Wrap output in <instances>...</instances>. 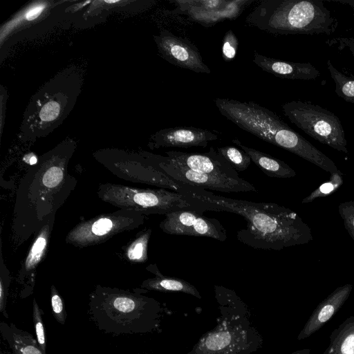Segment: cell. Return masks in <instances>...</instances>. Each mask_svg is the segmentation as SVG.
<instances>
[{"mask_svg":"<svg viewBox=\"0 0 354 354\" xmlns=\"http://www.w3.org/2000/svg\"><path fill=\"white\" fill-rule=\"evenodd\" d=\"M342 176V175L339 174H330L328 181L322 184L310 195L304 198L301 203H308L317 198L325 197L335 192L343 184V179Z\"/></svg>","mask_w":354,"mask_h":354,"instance_id":"21","label":"cell"},{"mask_svg":"<svg viewBox=\"0 0 354 354\" xmlns=\"http://www.w3.org/2000/svg\"><path fill=\"white\" fill-rule=\"evenodd\" d=\"M218 139L214 132L194 127H176L162 129L151 137V149L160 147H206Z\"/></svg>","mask_w":354,"mask_h":354,"instance_id":"12","label":"cell"},{"mask_svg":"<svg viewBox=\"0 0 354 354\" xmlns=\"http://www.w3.org/2000/svg\"><path fill=\"white\" fill-rule=\"evenodd\" d=\"M43 312L36 300L33 299L32 319L38 344L44 354H46V341L44 324L42 319Z\"/></svg>","mask_w":354,"mask_h":354,"instance_id":"22","label":"cell"},{"mask_svg":"<svg viewBox=\"0 0 354 354\" xmlns=\"http://www.w3.org/2000/svg\"><path fill=\"white\" fill-rule=\"evenodd\" d=\"M252 62L263 71L277 77L290 80H313L320 71L309 62H292L266 57L254 51Z\"/></svg>","mask_w":354,"mask_h":354,"instance_id":"14","label":"cell"},{"mask_svg":"<svg viewBox=\"0 0 354 354\" xmlns=\"http://www.w3.org/2000/svg\"><path fill=\"white\" fill-rule=\"evenodd\" d=\"M326 66L335 82L336 94L346 102L354 104V79L338 71L330 60L327 61Z\"/></svg>","mask_w":354,"mask_h":354,"instance_id":"19","label":"cell"},{"mask_svg":"<svg viewBox=\"0 0 354 354\" xmlns=\"http://www.w3.org/2000/svg\"><path fill=\"white\" fill-rule=\"evenodd\" d=\"M282 110L292 124L313 139L339 151L348 153L343 125L331 111L301 100L284 103Z\"/></svg>","mask_w":354,"mask_h":354,"instance_id":"6","label":"cell"},{"mask_svg":"<svg viewBox=\"0 0 354 354\" xmlns=\"http://www.w3.org/2000/svg\"><path fill=\"white\" fill-rule=\"evenodd\" d=\"M50 304L53 315L55 320L60 324H65L67 313L63 300L53 286L51 288Z\"/></svg>","mask_w":354,"mask_h":354,"instance_id":"27","label":"cell"},{"mask_svg":"<svg viewBox=\"0 0 354 354\" xmlns=\"http://www.w3.org/2000/svg\"><path fill=\"white\" fill-rule=\"evenodd\" d=\"M152 268L156 277L144 281L141 285L142 288L164 292H182L198 299L202 298L198 289L189 282L180 278L162 275L156 267Z\"/></svg>","mask_w":354,"mask_h":354,"instance_id":"17","label":"cell"},{"mask_svg":"<svg viewBox=\"0 0 354 354\" xmlns=\"http://www.w3.org/2000/svg\"><path fill=\"white\" fill-rule=\"evenodd\" d=\"M151 230L144 232L130 248L129 257L135 261H145L147 259V244Z\"/></svg>","mask_w":354,"mask_h":354,"instance_id":"23","label":"cell"},{"mask_svg":"<svg viewBox=\"0 0 354 354\" xmlns=\"http://www.w3.org/2000/svg\"><path fill=\"white\" fill-rule=\"evenodd\" d=\"M160 227L171 235L209 237L222 242L227 239L226 230L218 219L207 217L195 209H181L165 214Z\"/></svg>","mask_w":354,"mask_h":354,"instance_id":"9","label":"cell"},{"mask_svg":"<svg viewBox=\"0 0 354 354\" xmlns=\"http://www.w3.org/2000/svg\"><path fill=\"white\" fill-rule=\"evenodd\" d=\"M113 221L109 218H102L97 220L91 227V231L96 236H103L113 229Z\"/></svg>","mask_w":354,"mask_h":354,"instance_id":"29","label":"cell"},{"mask_svg":"<svg viewBox=\"0 0 354 354\" xmlns=\"http://www.w3.org/2000/svg\"></svg>","mask_w":354,"mask_h":354,"instance_id":"38","label":"cell"},{"mask_svg":"<svg viewBox=\"0 0 354 354\" xmlns=\"http://www.w3.org/2000/svg\"><path fill=\"white\" fill-rule=\"evenodd\" d=\"M0 333L7 342L12 354H44L37 339L12 323L1 322Z\"/></svg>","mask_w":354,"mask_h":354,"instance_id":"16","label":"cell"},{"mask_svg":"<svg viewBox=\"0 0 354 354\" xmlns=\"http://www.w3.org/2000/svg\"><path fill=\"white\" fill-rule=\"evenodd\" d=\"M216 150L236 171L246 170L251 163L250 157L244 151L235 147H217Z\"/></svg>","mask_w":354,"mask_h":354,"instance_id":"20","label":"cell"},{"mask_svg":"<svg viewBox=\"0 0 354 354\" xmlns=\"http://www.w3.org/2000/svg\"><path fill=\"white\" fill-rule=\"evenodd\" d=\"M1 354H3V353L1 352Z\"/></svg>","mask_w":354,"mask_h":354,"instance_id":"37","label":"cell"},{"mask_svg":"<svg viewBox=\"0 0 354 354\" xmlns=\"http://www.w3.org/2000/svg\"><path fill=\"white\" fill-rule=\"evenodd\" d=\"M338 212L347 232L354 241V201L340 203Z\"/></svg>","mask_w":354,"mask_h":354,"instance_id":"25","label":"cell"},{"mask_svg":"<svg viewBox=\"0 0 354 354\" xmlns=\"http://www.w3.org/2000/svg\"><path fill=\"white\" fill-rule=\"evenodd\" d=\"M144 354H150V353H144Z\"/></svg>","mask_w":354,"mask_h":354,"instance_id":"36","label":"cell"},{"mask_svg":"<svg viewBox=\"0 0 354 354\" xmlns=\"http://www.w3.org/2000/svg\"><path fill=\"white\" fill-rule=\"evenodd\" d=\"M63 177L60 168L53 167L46 171L44 176L43 182L48 187H55L58 185Z\"/></svg>","mask_w":354,"mask_h":354,"instance_id":"31","label":"cell"},{"mask_svg":"<svg viewBox=\"0 0 354 354\" xmlns=\"http://www.w3.org/2000/svg\"><path fill=\"white\" fill-rule=\"evenodd\" d=\"M310 351H311L310 348H302V349L294 351L290 354H310Z\"/></svg>","mask_w":354,"mask_h":354,"instance_id":"33","label":"cell"},{"mask_svg":"<svg viewBox=\"0 0 354 354\" xmlns=\"http://www.w3.org/2000/svg\"><path fill=\"white\" fill-rule=\"evenodd\" d=\"M9 277L8 274H3L1 272L0 282V312L6 318H8L7 312V299L9 287Z\"/></svg>","mask_w":354,"mask_h":354,"instance_id":"28","label":"cell"},{"mask_svg":"<svg viewBox=\"0 0 354 354\" xmlns=\"http://www.w3.org/2000/svg\"><path fill=\"white\" fill-rule=\"evenodd\" d=\"M169 158L189 169L211 176L239 179L236 170L213 147L205 153H187L178 151H166Z\"/></svg>","mask_w":354,"mask_h":354,"instance_id":"11","label":"cell"},{"mask_svg":"<svg viewBox=\"0 0 354 354\" xmlns=\"http://www.w3.org/2000/svg\"><path fill=\"white\" fill-rule=\"evenodd\" d=\"M153 165L172 180L181 184L222 192H257L256 187L243 178L211 176L194 171L167 156H155Z\"/></svg>","mask_w":354,"mask_h":354,"instance_id":"7","label":"cell"},{"mask_svg":"<svg viewBox=\"0 0 354 354\" xmlns=\"http://www.w3.org/2000/svg\"><path fill=\"white\" fill-rule=\"evenodd\" d=\"M245 22L273 35H330L338 24L320 0H262Z\"/></svg>","mask_w":354,"mask_h":354,"instance_id":"5","label":"cell"},{"mask_svg":"<svg viewBox=\"0 0 354 354\" xmlns=\"http://www.w3.org/2000/svg\"><path fill=\"white\" fill-rule=\"evenodd\" d=\"M192 199L202 211L227 212L240 215L245 227L236 239L254 249L281 250L313 240L310 227L295 212L274 203L254 202L216 195L183 184L179 192Z\"/></svg>","mask_w":354,"mask_h":354,"instance_id":"1","label":"cell"},{"mask_svg":"<svg viewBox=\"0 0 354 354\" xmlns=\"http://www.w3.org/2000/svg\"><path fill=\"white\" fill-rule=\"evenodd\" d=\"M165 307L139 292L97 286L90 295L88 314L96 328L112 335L159 333Z\"/></svg>","mask_w":354,"mask_h":354,"instance_id":"2","label":"cell"},{"mask_svg":"<svg viewBox=\"0 0 354 354\" xmlns=\"http://www.w3.org/2000/svg\"><path fill=\"white\" fill-rule=\"evenodd\" d=\"M47 237L45 231L42 232L39 236L35 241L26 262V268L29 270L35 266V265L41 259L44 250L46 246Z\"/></svg>","mask_w":354,"mask_h":354,"instance_id":"24","label":"cell"},{"mask_svg":"<svg viewBox=\"0 0 354 354\" xmlns=\"http://www.w3.org/2000/svg\"><path fill=\"white\" fill-rule=\"evenodd\" d=\"M254 0H174V14L185 15L205 28L236 19Z\"/></svg>","mask_w":354,"mask_h":354,"instance_id":"8","label":"cell"},{"mask_svg":"<svg viewBox=\"0 0 354 354\" xmlns=\"http://www.w3.org/2000/svg\"><path fill=\"white\" fill-rule=\"evenodd\" d=\"M60 111V106L56 102H49L41 109L39 117L41 120L48 122L54 120L58 116Z\"/></svg>","mask_w":354,"mask_h":354,"instance_id":"30","label":"cell"},{"mask_svg":"<svg viewBox=\"0 0 354 354\" xmlns=\"http://www.w3.org/2000/svg\"><path fill=\"white\" fill-rule=\"evenodd\" d=\"M323 354H354V315L332 331Z\"/></svg>","mask_w":354,"mask_h":354,"instance_id":"18","label":"cell"},{"mask_svg":"<svg viewBox=\"0 0 354 354\" xmlns=\"http://www.w3.org/2000/svg\"><path fill=\"white\" fill-rule=\"evenodd\" d=\"M352 289L350 283L339 286L319 303L299 332L297 339H306L322 328L348 299Z\"/></svg>","mask_w":354,"mask_h":354,"instance_id":"13","label":"cell"},{"mask_svg":"<svg viewBox=\"0 0 354 354\" xmlns=\"http://www.w3.org/2000/svg\"><path fill=\"white\" fill-rule=\"evenodd\" d=\"M339 44V48H348L353 56L354 57V39L353 38H338L333 41Z\"/></svg>","mask_w":354,"mask_h":354,"instance_id":"32","label":"cell"},{"mask_svg":"<svg viewBox=\"0 0 354 354\" xmlns=\"http://www.w3.org/2000/svg\"><path fill=\"white\" fill-rule=\"evenodd\" d=\"M154 39L160 55L171 64L196 73H211L198 48L187 39L163 30Z\"/></svg>","mask_w":354,"mask_h":354,"instance_id":"10","label":"cell"},{"mask_svg":"<svg viewBox=\"0 0 354 354\" xmlns=\"http://www.w3.org/2000/svg\"><path fill=\"white\" fill-rule=\"evenodd\" d=\"M220 316L216 326L203 335L187 354H252L263 346V338L250 319L248 306L236 293L214 286Z\"/></svg>","mask_w":354,"mask_h":354,"instance_id":"4","label":"cell"},{"mask_svg":"<svg viewBox=\"0 0 354 354\" xmlns=\"http://www.w3.org/2000/svg\"><path fill=\"white\" fill-rule=\"evenodd\" d=\"M232 142L244 151L250 157L252 161L268 176L279 178L295 176V171L285 162L255 149L248 147L243 145L238 139H234Z\"/></svg>","mask_w":354,"mask_h":354,"instance_id":"15","label":"cell"},{"mask_svg":"<svg viewBox=\"0 0 354 354\" xmlns=\"http://www.w3.org/2000/svg\"><path fill=\"white\" fill-rule=\"evenodd\" d=\"M239 41L232 30H229L224 35L222 42V57L224 61H232L236 55Z\"/></svg>","mask_w":354,"mask_h":354,"instance_id":"26","label":"cell"},{"mask_svg":"<svg viewBox=\"0 0 354 354\" xmlns=\"http://www.w3.org/2000/svg\"><path fill=\"white\" fill-rule=\"evenodd\" d=\"M214 103L219 112L240 129L309 161L330 174H343L330 158L273 111L251 101L216 98Z\"/></svg>","mask_w":354,"mask_h":354,"instance_id":"3","label":"cell"},{"mask_svg":"<svg viewBox=\"0 0 354 354\" xmlns=\"http://www.w3.org/2000/svg\"><path fill=\"white\" fill-rule=\"evenodd\" d=\"M339 3H347L348 5H350L351 7H352V8L353 9V11H354V1H337Z\"/></svg>","mask_w":354,"mask_h":354,"instance_id":"34","label":"cell"},{"mask_svg":"<svg viewBox=\"0 0 354 354\" xmlns=\"http://www.w3.org/2000/svg\"><path fill=\"white\" fill-rule=\"evenodd\" d=\"M37 162V158L35 157H32L30 159V164H35Z\"/></svg>","mask_w":354,"mask_h":354,"instance_id":"35","label":"cell"}]
</instances>
